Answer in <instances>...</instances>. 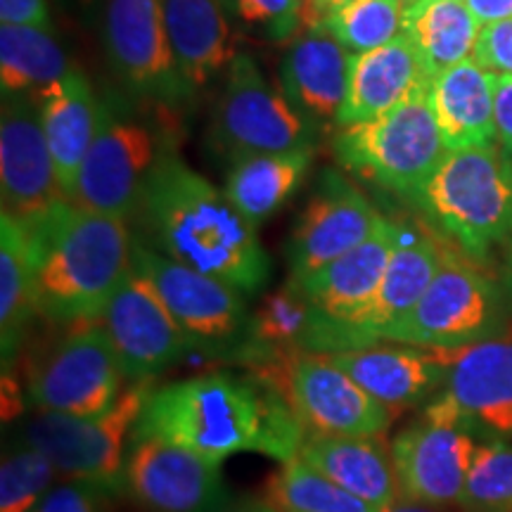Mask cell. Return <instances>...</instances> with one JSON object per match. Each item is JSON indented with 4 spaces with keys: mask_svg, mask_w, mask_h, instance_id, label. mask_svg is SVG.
Instances as JSON below:
<instances>
[{
    "mask_svg": "<svg viewBox=\"0 0 512 512\" xmlns=\"http://www.w3.org/2000/svg\"><path fill=\"white\" fill-rule=\"evenodd\" d=\"M477 446L463 422L425 411L389 446L399 496L430 508L460 503Z\"/></svg>",
    "mask_w": 512,
    "mask_h": 512,
    "instance_id": "cell-17",
    "label": "cell"
},
{
    "mask_svg": "<svg viewBox=\"0 0 512 512\" xmlns=\"http://www.w3.org/2000/svg\"><path fill=\"white\" fill-rule=\"evenodd\" d=\"M479 19L456 0H408L403 34L413 43L430 79L470 60L479 36Z\"/></svg>",
    "mask_w": 512,
    "mask_h": 512,
    "instance_id": "cell-29",
    "label": "cell"
},
{
    "mask_svg": "<svg viewBox=\"0 0 512 512\" xmlns=\"http://www.w3.org/2000/svg\"><path fill=\"white\" fill-rule=\"evenodd\" d=\"M432 86L406 34L387 46L351 55L349 88L337 126H354L382 117L399 102Z\"/></svg>",
    "mask_w": 512,
    "mask_h": 512,
    "instance_id": "cell-24",
    "label": "cell"
},
{
    "mask_svg": "<svg viewBox=\"0 0 512 512\" xmlns=\"http://www.w3.org/2000/svg\"><path fill=\"white\" fill-rule=\"evenodd\" d=\"M57 467L46 453L22 441L0 467V512H31L55 482Z\"/></svg>",
    "mask_w": 512,
    "mask_h": 512,
    "instance_id": "cell-37",
    "label": "cell"
},
{
    "mask_svg": "<svg viewBox=\"0 0 512 512\" xmlns=\"http://www.w3.org/2000/svg\"><path fill=\"white\" fill-rule=\"evenodd\" d=\"M396 245V221L387 219L366 242L309 278L297 280L316 306L318 323L306 351L323 354L328 339L373 302ZM292 280V278H290Z\"/></svg>",
    "mask_w": 512,
    "mask_h": 512,
    "instance_id": "cell-20",
    "label": "cell"
},
{
    "mask_svg": "<svg viewBox=\"0 0 512 512\" xmlns=\"http://www.w3.org/2000/svg\"><path fill=\"white\" fill-rule=\"evenodd\" d=\"M351 53L325 22L309 24L290 41L280 64V88L309 121H335L349 88Z\"/></svg>",
    "mask_w": 512,
    "mask_h": 512,
    "instance_id": "cell-23",
    "label": "cell"
},
{
    "mask_svg": "<svg viewBox=\"0 0 512 512\" xmlns=\"http://www.w3.org/2000/svg\"><path fill=\"white\" fill-rule=\"evenodd\" d=\"M3 24L50 29V12L46 0H0Z\"/></svg>",
    "mask_w": 512,
    "mask_h": 512,
    "instance_id": "cell-41",
    "label": "cell"
},
{
    "mask_svg": "<svg viewBox=\"0 0 512 512\" xmlns=\"http://www.w3.org/2000/svg\"><path fill=\"white\" fill-rule=\"evenodd\" d=\"M441 261L444 247L437 245L427 230L408 221H396V245L373 302L328 339L323 354L384 342V337L418 306Z\"/></svg>",
    "mask_w": 512,
    "mask_h": 512,
    "instance_id": "cell-19",
    "label": "cell"
},
{
    "mask_svg": "<svg viewBox=\"0 0 512 512\" xmlns=\"http://www.w3.org/2000/svg\"><path fill=\"white\" fill-rule=\"evenodd\" d=\"M228 17L271 43H290L306 29L299 0H221Z\"/></svg>",
    "mask_w": 512,
    "mask_h": 512,
    "instance_id": "cell-38",
    "label": "cell"
},
{
    "mask_svg": "<svg viewBox=\"0 0 512 512\" xmlns=\"http://www.w3.org/2000/svg\"><path fill=\"white\" fill-rule=\"evenodd\" d=\"M126 494L150 512H219L228 503L223 463L143 434L128 448Z\"/></svg>",
    "mask_w": 512,
    "mask_h": 512,
    "instance_id": "cell-16",
    "label": "cell"
},
{
    "mask_svg": "<svg viewBox=\"0 0 512 512\" xmlns=\"http://www.w3.org/2000/svg\"><path fill=\"white\" fill-rule=\"evenodd\" d=\"M261 498L275 512H382L330 482L299 456L285 460L268 477Z\"/></svg>",
    "mask_w": 512,
    "mask_h": 512,
    "instance_id": "cell-34",
    "label": "cell"
},
{
    "mask_svg": "<svg viewBox=\"0 0 512 512\" xmlns=\"http://www.w3.org/2000/svg\"><path fill=\"white\" fill-rule=\"evenodd\" d=\"M69 57L50 29L0 27V86L3 95L38 98L50 83L69 74Z\"/></svg>",
    "mask_w": 512,
    "mask_h": 512,
    "instance_id": "cell-33",
    "label": "cell"
},
{
    "mask_svg": "<svg viewBox=\"0 0 512 512\" xmlns=\"http://www.w3.org/2000/svg\"><path fill=\"white\" fill-rule=\"evenodd\" d=\"M309 169L311 150L240 157L230 166L223 192L240 214L259 228L290 200Z\"/></svg>",
    "mask_w": 512,
    "mask_h": 512,
    "instance_id": "cell-30",
    "label": "cell"
},
{
    "mask_svg": "<svg viewBox=\"0 0 512 512\" xmlns=\"http://www.w3.org/2000/svg\"><path fill=\"white\" fill-rule=\"evenodd\" d=\"M413 202L472 259L512 238V157L501 145L448 150Z\"/></svg>",
    "mask_w": 512,
    "mask_h": 512,
    "instance_id": "cell-4",
    "label": "cell"
},
{
    "mask_svg": "<svg viewBox=\"0 0 512 512\" xmlns=\"http://www.w3.org/2000/svg\"><path fill=\"white\" fill-rule=\"evenodd\" d=\"M133 266H138L188 335L192 349L204 356L245 358L249 344V311L240 290L223 280L178 264L136 240Z\"/></svg>",
    "mask_w": 512,
    "mask_h": 512,
    "instance_id": "cell-10",
    "label": "cell"
},
{
    "mask_svg": "<svg viewBox=\"0 0 512 512\" xmlns=\"http://www.w3.org/2000/svg\"><path fill=\"white\" fill-rule=\"evenodd\" d=\"M124 380L102 320H81L34 370L29 399L43 413L91 418L117 403Z\"/></svg>",
    "mask_w": 512,
    "mask_h": 512,
    "instance_id": "cell-12",
    "label": "cell"
},
{
    "mask_svg": "<svg viewBox=\"0 0 512 512\" xmlns=\"http://www.w3.org/2000/svg\"><path fill=\"white\" fill-rule=\"evenodd\" d=\"M100 320L131 382L155 380L192 351L188 335L138 266L128 271Z\"/></svg>",
    "mask_w": 512,
    "mask_h": 512,
    "instance_id": "cell-15",
    "label": "cell"
},
{
    "mask_svg": "<svg viewBox=\"0 0 512 512\" xmlns=\"http://www.w3.org/2000/svg\"><path fill=\"white\" fill-rule=\"evenodd\" d=\"M152 249L211 278L256 294L271 259L228 195L169 152L155 166L138 209Z\"/></svg>",
    "mask_w": 512,
    "mask_h": 512,
    "instance_id": "cell-2",
    "label": "cell"
},
{
    "mask_svg": "<svg viewBox=\"0 0 512 512\" xmlns=\"http://www.w3.org/2000/svg\"><path fill=\"white\" fill-rule=\"evenodd\" d=\"M211 140L230 159L268 152L311 150L313 121L292 105L283 88H275L249 53H240L223 81Z\"/></svg>",
    "mask_w": 512,
    "mask_h": 512,
    "instance_id": "cell-9",
    "label": "cell"
},
{
    "mask_svg": "<svg viewBox=\"0 0 512 512\" xmlns=\"http://www.w3.org/2000/svg\"><path fill=\"white\" fill-rule=\"evenodd\" d=\"M136 434L171 441L219 463L238 453L285 463L299 453L306 430L264 377L207 373L155 389Z\"/></svg>",
    "mask_w": 512,
    "mask_h": 512,
    "instance_id": "cell-1",
    "label": "cell"
},
{
    "mask_svg": "<svg viewBox=\"0 0 512 512\" xmlns=\"http://www.w3.org/2000/svg\"><path fill=\"white\" fill-rule=\"evenodd\" d=\"M36 311L57 323L98 320L133 268L126 219L62 202L34 230Z\"/></svg>",
    "mask_w": 512,
    "mask_h": 512,
    "instance_id": "cell-3",
    "label": "cell"
},
{
    "mask_svg": "<svg viewBox=\"0 0 512 512\" xmlns=\"http://www.w3.org/2000/svg\"><path fill=\"white\" fill-rule=\"evenodd\" d=\"M297 456L377 510H389L401 498L392 453L380 439L306 434Z\"/></svg>",
    "mask_w": 512,
    "mask_h": 512,
    "instance_id": "cell-27",
    "label": "cell"
},
{
    "mask_svg": "<svg viewBox=\"0 0 512 512\" xmlns=\"http://www.w3.org/2000/svg\"><path fill=\"white\" fill-rule=\"evenodd\" d=\"M36 311V261L29 230L0 214V349L3 370L15 361Z\"/></svg>",
    "mask_w": 512,
    "mask_h": 512,
    "instance_id": "cell-31",
    "label": "cell"
},
{
    "mask_svg": "<svg viewBox=\"0 0 512 512\" xmlns=\"http://www.w3.org/2000/svg\"><path fill=\"white\" fill-rule=\"evenodd\" d=\"M155 380L131 382L110 411L76 418L43 413L24 427V441L53 460L72 482L98 486L107 496L126 494V458Z\"/></svg>",
    "mask_w": 512,
    "mask_h": 512,
    "instance_id": "cell-6",
    "label": "cell"
},
{
    "mask_svg": "<svg viewBox=\"0 0 512 512\" xmlns=\"http://www.w3.org/2000/svg\"><path fill=\"white\" fill-rule=\"evenodd\" d=\"M102 43L119 79L143 98L176 105L190 93L171 53L164 0H105Z\"/></svg>",
    "mask_w": 512,
    "mask_h": 512,
    "instance_id": "cell-13",
    "label": "cell"
},
{
    "mask_svg": "<svg viewBox=\"0 0 512 512\" xmlns=\"http://www.w3.org/2000/svg\"><path fill=\"white\" fill-rule=\"evenodd\" d=\"M219 512H275L264 498H240V501L226 503Z\"/></svg>",
    "mask_w": 512,
    "mask_h": 512,
    "instance_id": "cell-44",
    "label": "cell"
},
{
    "mask_svg": "<svg viewBox=\"0 0 512 512\" xmlns=\"http://www.w3.org/2000/svg\"><path fill=\"white\" fill-rule=\"evenodd\" d=\"M408 0H351L325 15V27L351 55L382 48L403 34Z\"/></svg>",
    "mask_w": 512,
    "mask_h": 512,
    "instance_id": "cell-35",
    "label": "cell"
},
{
    "mask_svg": "<svg viewBox=\"0 0 512 512\" xmlns=\"http://www.w3.org/2000/svg\"><path fill=\"white\" fill-rule=\"evenodd\" d=\"M505 261H503V294L505 302H508V309L512 311V238L505 242Z\"/></svg>",
    "mask_w": 512,
    "mask_h": 512,
    "instance_id": "cell-45",
    "label": "cell"
},
{
    "mask_svg": "<svg viewBox=\"0 0 512 512\" xmlns=\"http://www.w3.org/2000/svg\"><path fill=\"white\" fill-rule=\"evenodd\" d=\"M264 366L259 377L285 396L306 434L380 439L392 422V408L351 380L328 354L292 351Z\"/></svg>",
    "mask_w": 512,
    "mask_h": 512,
    "instance_id": "cell-8",
    "label": "cell"
},
{
    "mask_svg": "<svg viewBox=\"0 0 512 512\" xmlns=\"http://www.w3.org/2000/svg\"><path fill=\"white\" fill-rule=\"evenodd\" d=\"M328 356L337 368H342L351 380L392 411L432 396L444 387L448 373L446 351L396 342L332 351Z\"/></svg>",
    "mask_w": 512,
    "mask_h": 512,
    "instance_id": "cell-22",
    "label": "cell"
},
{
    "mask_svg": "<svg viewBox=\"0 0 512 512\" xmlns=\"http://www.w3.org/2000/svg\"><path fill=\"white\" fill-rule=\"evenodd\" d=\"M430 98L448 150L496 143V76L475 60L437 76Z\"/></svg>",
    "mask_w": 512,
    "mask_h": 512,
    "instance_id": "cell-28",
    "label": "cell"
},
{
    "mask_svg": "<svg viewBox=\"0 0 512 512\" xmlns=\"http://www.w3.org/2000/svg\"><path fill=\"white\" fill-rule=\"evenodd\" d=\"M505 294L477 266L446 252L418 306L384 337L408 347L453 351L501 335Z\"/></svg>",
    "mask_w": 512,
    "mask_h": 512,
    "instance_id": "cell-7",
    "label": "cell"
},
{
    "mask_svg": "<svg viewBox=\"0 0 512 512\" xmlns=\"http://www.w3.org/2000/svg\"><path fill=\"white\" fill-rule=\"evenodd\" d=\"M496 76V143L512 157V76Z\"/></svg>",
    "mask_w": 512,
    "mask_h": 512,
    "instance_id": "cell-42",
    "label": "cell"
},
{
    "mask_svg": "<svg viewBox=\"0 0 512 512\" xmlns=\"http://www.w3.org/2000/svg\"><path fill=\"white\" fill-rule=\"evenodd\" d=\"M347 3H351V0H330V3H328V12L337 10V8H344V5H347Z\"/></svg>",
    "mask_w": 512,
    "mask_h": 512,
    "instance_id": "cell-48",
    "label": "cell"
},
{
    "mask_svg": "<svg viewBox=\"0 0 512 512\" xmlns=\"http://www.w3.org/2000/svg\"><path fill=\"white\" fill-rule=\"evenodd\" d=\"M460 505L467 512H512V444L489 439L477 446Z\"/></svg>",
    "mask_w": 512,
    "mask_h": 512,
    "instance_id": "cell-36",
    "label": "cell"
},
{
    "mask_svg": "<svg viewBox=\"0 0 512 512\" xmlns=\"http://www.w3.org/2000/svg\"><path fill=\"white\" fill-rule=\"evenodd\" d=\"M472 60L486 72L512 76V19L484 24L479 29Z\"/></svg>",
    "mask_w": 512,
    "mask_h": 512,
    "instance_id": "cell-39",
    "label": "cell"
},
{
    "mask_svg": "<svg viewBox=\"0 0 512 512\" xmlns=\"http://www.w3.org/2000/svg\"><path fill=\"white\" fill-rule=\"evenodd\" d=\"M304 5V17L306 24H309V15L316 17V22H325V15H328V3L330 0H299Z\"/></svg>",
    "mask_w": 512,
    "mask_h": 512,
    "instance_id": "cell-46",
    "label": "cell"
},
{
    "mask_svg": "<svg viewBox=\"0 0 512 512\" xmlns=\"http://www.w3.org/2000/svg\"><path fill=\"white\" fill-rule=\"evenodd\" d=\"M0 197L3 214L27 230H34L57 204L67 202L43 133L38 100L29 95H3Z\"/></svg>",
    "mask_w": 512,
    "mask_h": 512,
    "instance_id": "cell-14",
    "label": "cell"
},
{
    "mask_svg": "<svg viewBox=\"0 0 512 512\" xmlns=\"http://www.w3.org/2000/svg\"><path fill=\"white\" fill-rule=\"evenodd\" d=\"M467 8L479 19V24H494L512 19V0H467Z\"/></svg>",
    "mask_w": 512,
    "mask_h": 512,
    "instance_id": "cell-43",
    "label": "cell"
},
{
    "mask_svg": "<svg viewBox=\"0 0 512 512\" xmlns=\"http://www.w3.org/2000/svg\"><path fill=\"white\" fill-rule=\"evenodd\" d=\"M444 399L475 434L512 439V339H486L446 351Z\"/></svg>",
    "mask_w": 512,
    "mask_h": 512,
    "instance_id": "cell-21",
    "label": "cell"
},
{
    "mask_svg": "<svg viewBox=\"0 0 512 512\" xmlns=\"http://www.w3.org/2000/svg\"><path fill=\"white\" fill-rule=\"evenodd\" d=\"M169 152L155 126L121 114L110 102L100 100L98 131L69 202L128 219L140 209L152 171Z\"/></svg>",
    "mask_w": 512,
    "mask_h": 512,
    "instance_id": "cell-11",
    "label": "cell"
},
{
    "mask_svg": "<svg viewBox=\"0 0 512 512\" xmlns=\"http://www.w3.org/2000/svg\"><path fill=\"white\" fill-rule=\"evenodd\" d=\"M318 313L297 280L266 294L249 318V344L242 361L266 363L271 358L306 351L316 330Z\"/></svg>",
    "mask_w": 512,
    "mask_h": 512,
    "instance_id": "cell-32",
    "label": "cell"
},
{
    "mask_svg": "<svg viewBox=\"0 0 512 512\" xmlns=\"http://www.w3.org/2000/svg\"><path fill=\"white\" fill-rule=\"evenodd\" d=\"M456 3H467V0H456Z\"/></svg>",
    "mask_w": 512,
    "mask_h": 512,
    "instance_id": "cell-50",
    "label": "cell"
},
{
    "mask_svg": "<svg viewBox=\"0 0 512 512\" xmlns=\"http://www.w3.org/2000/svg\"><path fill=\"white\" fill-rule=\"evenodd\" d=\"M164 17L178 76L190 93L226 74L240 55L221 0H164Z\"/></svg>",
    "mask_w": 512,
    "mask_h": 512,
    "instance_id": "cell-25",
    "label": "cell"
},
{
    "mask_svg": "<svg viewBox=\"0 0 512 512\" xmlns=\"http://www.w3.org/2000/svg\"><path fill=\"white\" fill-rule=\"evenodd\" d=\"M384 512H439V510L430 508V505L411 503V501H406V498H399V501H396V503L392 505V508L384 510Z\"/></svg>",
    "mask_w": 512,
    "mask_h": 512,
    "instance_id": "cell-47",
    "label": "cell"
},
{
    "mask_svg": "<svg viewBox=\"0 0 512 512\" xmlns=\"http://www.w3.org/2000/svg\"><path fill=\"white\" fill-rule=\"evenodd\" d=\"M36 100L57 181L64 197L72 200L83 159L91 150L95 131H98L100 100L91 81L76 69L50 83Z\"/></svg>",
    "mask_w": 512,
    "mask_h": 512,
    "instance_id": "cell-26",
    "label": "cell"
},
{
    "mask_svg": "<svg viewBox=\"0 0 512 512\" xmlns=\"http://www.w3.org/2000/svg\"><path fill=\"white\" fill-rule=\"evenodd\" d=\"M382 221L366 192L339 171H325L287 240L290 278L304 280L318 273L366 242Z\"/></svg>",
    "mask_w": 512,
    "mask_h": 512,
    "instance_id": "cell-18",
    "label": "cell"
},
{
    "mask_svg": "<svg viewBox=\"0 0 512 512\" xmlns=\"http://www.w3.org/2000/svg\"><path fill=\"white\" fill-rule=\"evenodd\" d=\"M74 3H79L81 8H93V5L98 3V0H74Z\"/></svg>",
    "mask_w": 512,
    "mask_h": 512,
    "instance_id": "cell-49",
    "label": "cell"
},
{
    "mask_svg": "<svg viewBox=\"0 0 512 512\" xmlns=\"http://www.w3.org/2000/svg\"><path fill=\"white\" fill-rule=\"evenodd\" d=\"M430 88L399 102L382 117L339 126V164L384 190L415 200L448 152L434 117Z\"/></svg>",
    "mask_w": 512,
    "mask_h": 512,
    "instance_id": "cell-5",
    "label": "cell"
},
{
    "mask_svg": "<svg viewBox=\"0 0 512 512\" xmlns=\"http://www.w3.org/2000/svg\"><path fill=\"white\" fill-rule=\"evenodd\" d=\"M105 496L98 486L67 479V484L50 489L31 512H102Z\"/></svg>",
    "mask_w": 512,
    "mask_h": 512,
    "instance_id": "cell-40",
    "label": "cell"
}]
</instances>
